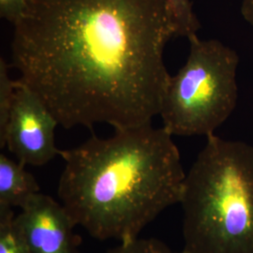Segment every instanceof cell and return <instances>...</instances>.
Wrapping results in <instances>:
<instances>
[{
	"label": "cell",
	"mask_w": 253,
	"mask_h": 253,
	"mask_svg": "<svg viewBox=\"0 0 253 253\" xmlns=\"http://www.w3.org/2000/svg\"><path fill=\"white\" fill-rule=\"evenodd\" d=\"M10 42L19 81L65 128L160 116L174 35L163 0H29Z\"/></svg>",
	"instance_id": "6da1fadb"
},
{
	"label": "cell",
	"mask_w": 253,
	"mask_h": 253,
	"mask_svg": "<svg viewBox=\"0 0 253 253\" xmlns=\"http://www.w3.org/2000/svg\"><path fill=\"white\" fill-rule=\"evenodd\" d=\"M65 162L57 194L75 225L98 240L139 237L165 209L179 204L186 172L163 126L152 123L93 135L61 150Z\"/></svg>",
	"instance_id": "7a4b0ae2"
},
{
	"label": "cell",
	"mask_w": 253,
	"mask_h": 253,
	"mask_svg": "<svg viewBox=\"0 0 253 253\" xmlns=\"http://www.w3.org/2000/svg\"><path fill=\"white\" fill-rule=\"evenodd\" d=\"M179 204L184 253H253V145L208 136Z\"/></svg>",
	"instance_id": "3957f363"
},
{
	"label": "cell",
	"mask_w": 253,
	"mask_h": 253,
	"mask_svg": "<svg viewBox=\"0 0 253 253\" xmlns=\"http://www.w3.org/2000/svg\"><path fill=\"white\" fill-rule=\"evenodd\" d=\"M186 63L171 75L160 116L172 136H206L226 122L238 100L239 56L217 40L191 37Z\"/></svg>",
	"instance_id": "277c9868"
},
{
	"label": "cell",
	"mask_w": 253,
	"mask_h": 253,
	"mask_svg": "<svg viewBox=\"0 0 253 253\" xmlns=\"http://www.w3.org/2000/svg\"><path fill=\"white\" fill-rule=\"evenodd\" d=\"M58 125L36 94L17 80L13 106L0 146L8 147L26 166H42L60 156L54 138Z\"/></svg>",
	"instance_id": "5b68a950"
},
{
	"label": "cell",
	"mask_w": 253,
	"mask_h": 253,
	"mask_svg": "<svg viewBox=\"0 0 253 253\" xmlns=\"http://www.w3.org/2000/svg\"><path fill=\"white\" fill-rule=\"evenodd\" d=\"M15 220L31 253H80L81 237L61 203L42 193L34 195Z\"/></svg>",
	"instance_id": "8992f818"
},
{
	"label": "cell",
	"mask_w": 253,
	"mask_h": 253,
	"mask_svg": "<svg viewBox=\"0 0 253 253\" xmlns=\"http://www.w3.org/2000/svg\"><path fill=\"white\" fill-rule=\"evenodd\" d=\"M26 165L0 155V207L24 208L40 193L35 176L25 169Z\"/></svg>",
	"instance_id": "52a82bcc"
},
{
	"label": "cell",
	"mask_w": 253,
	"mask_h": 253,
	"mask_svg": "<svg viewBox=\"0 0 253 253\" xmlns=\"http://www.w3.org/2000/svg\"><path fill=\"white\" fill-rule=\"evenodd\" d=\"M163 2L172 21L175 37H185L189 40L197 36L201 24L191 0H163Z\"/></svg>",
	"instance_id": "ba28073f"
},
{
	"label": "cell",
	"mask_w": 253,
	"mask_h": 253,
	"mask_svg": "<svg viewBox=\"0 0 253 253\" xmlns=\"http://www.w3.org/2000/svg\"><path fill=\"white\" fill-rule=\"evenodd\" d=\"M0 253H31L12 208L0 207Z\"/></svg>",
	"instance_id": "9c48e42d"
},
{
	"label": "cell",
	"mask_w": 253,
	"mask_h": 253,
	"mask_svg": "<svg viewBox=\"0 0 253 253\" xmlns=\"http://www.w3.org/2000/svg\"><path fill=\"white\" fill-rule=\"evenodd\" d=\"M10 65L0 58V138H2L9 122V116L14 102L17 80H12L9 75Z\"/></svg>",
	"instance_id": "30bf717a"
},
{
	"label": "cell",
	"mask_w": 253,
	"mask_h": 253,
	"mask_svg": "<svg viewBox=\"0 0 253 253\" xmlns=\"http://www.w3.org/2000/svg\"><path fill=\"white\" fill-rule=\"evenodd\" d=\"M107 253H185L174 252L163 241L155 238H134L120 242Z\"/></svg>",
	"instance_id": "8fae6325"
},
{
	"label": "cell",
	"mask_w": 253,
	"mask_h": 253,
	"mask_svg": "<svg viewBox=\"0 0 253 253\" xmlns=\"http://www.w3.org/2000/svg\"><path fill=\"white\" fill-rule=\"evenodd\" d=\"M29 0H0V17L15 25L27 8Z\"/></svg>",
	"instance_id": "7c38bea8"
},
{
	"label": "cell",
	"mask_w": 253,
	"mask_h": 253,
	"mask_svg": "<svg viewBox=\"0 0 253 253\" xmlns=\"http://www.w3.org/2000/svg\"><path fill=\"white\" fill-rule=\"evenodd\" d=\"M240 10L245 21L253 28V0H242Z\"/></svg>",
	"instance_id": "4fadbf2b"
}]
</instances>
